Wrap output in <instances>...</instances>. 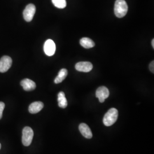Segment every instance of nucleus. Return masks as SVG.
<instances>
[{
  "label": "nucleus",
  "instance_id": "obj_1",
  "mask_svg": "<svg viewBox=\"0 0 154 154\" xmlns=\"http://www.w3.org/2000/svg\"><path fill=\"white\" fill-rule=\"evenodd\" d=\"M128 11V5L125 0H116L114 5V13L118 18H123Z\"/></svg>",
  "mask_w": 154,
  "mask_h": 154
},
{
  "label": "nucleus",
  "instance_id": "obj_2",
  "mask_svg": "<svg viewBox=\"0 0 154 154\" xmlns=\"http://www.w3.org/2000/svg\"><path fill=\"white\" fill-rule=\"evenodd\" d=\"M118 117V111L115 108H111L105 114L103 122L106 126H112L116 123Z\"/></svg>",
  "mask_w": 154,
  "mask_h": 154
},
{
  "label": "nucleus",
  "instance_id": "obj_3",
  "mask_svg": "<svg viewBox=\"0 0 154 154\" xmlns=\"http://www.w3.org/2000/svg\"><path fill=\"white\" fill-rule=\"evenodd\" d=\"M34 132L32 128L25 127L22 130V142L25 146H29L31 144L33 140Z\"/></svg>",
  "mask_w": 154,
  "mask_h": 154
},
{
  "label": "nucleus",
  "instance_id": "obj_4",
  "mask_svg": "<svg viewBox=\"0 0 154 154\" xmlns=\"http://www.w3.org/2000/svg\"><path fill=\"white\" fill-rule=\"evenodd\" d=\"M35 11L36 8L34 5L30 4L26 6L23 11V16L26 22H30L31 21H32Z\"/></svg>",
  "mask_w": 154,
  "mask_h": 154
},
{
  "label": "nucleus",
  "instance_id": "obj_5",
  "mask_svg": "<svg viewBox=\"0 0 154 154\" xmlns=\"http://www.w3.org/2000/svg\"><path fill=\"white\" fill-rule=\"evenodd\" d=\"M12 60L9 56H3L0 60V72H6L11 67Z\"/></svg>",
  "mask_w": 154,
  "mask_h": 154
},
{
  "label": "nucleus",
  "instance_id": "obj_6",
  "mask_svg": "<svg viewBox=\"0 0 154 154\" xmlns=\"http://www.w3.org/2000/svg\"><path fill=\"white\" fill-rule=\"evenodd\" d=\"M109 90L105 86H100L96 91V97L99 99L100 103L104 102L105 99L109 97Z\"/></svg>",
  "mask_w": 154,
  "mask_h": 154
},
{
  "label": "nucleus",
  "instance_id": "obj_7",
  "mask_svg": "<svg viewBox=\"0 0 154 154\" xmlns=\"http://www.w3.org/2000/svg\"><path fill=\"white\" fill-rule=\"evenodd\" d=\"M44 50L46 55L48 56H52L54 55L56 50V46L54 42L51 39H48L45 42Z\"/></svg>",
  "mask_w": 154,
  "mask_h": 154
},
{
  "label": "nucleus",
  "instance_id": "obj_8",
  "mask_svg": "<svg viewBox=\"0 0 154 154\" xmlns=\"http://www.w3.org/2000/svg\"><path fill=\"white\" fill-rule=\"evenodd\" d=\"M75 67L78 72H88L93 69V66L90 62H79L75 65Z\"/></svg>",
  "mask_w": 154,
  "mask_h": 154
},
{
  "label": "nucleus",
  "instance_id": "obj_9",
  "mask_svg": "<svg viewBox=\"0 0 154 154\" xmlns=\"http://www.w3.org/2000/svg\"><path fill=\"white\" fill-rule=\"evenodd\" d=\"M79 130L85 138L91 139L93 137V134L91 131V129L86 123L80 124V125L79 126Z\"/></svg>",
  "mask_w": 154,
  "mask_h": 154
},
{
  "label": "nucleus",
  "instance_id": "obj_10",
  "mask_svg": "<svg viewBox=\"0 0 154 154\" xmlns=\"http://www.w3.org/2000/svg\"><path fill=\"white\" fill-rule=\"evenodd\" d=\"M21 85L24 89V90L30 91L34 90L36 88V84L32 80H30L29 79H24L21 82Z\"/></svg>",
  "mask_w": 154,
  "mask_h": 154
},
{
  "label": "nucleus",
  "instance_id": "obj_11",
  "mask_svg": "<svg viewBox=\"0 0 154 154\" xmlns=\"http://www.w3.org/2000/svg\"><path fill=\"white\" fill-rule=\"evenodd\" d=\"M44 107V103L41 102H34L29 106V111L31 114L39 112Z\"/></svg>",
  "mask_w": 154,
  "mask_h": 154
},
{
  "label": "nucleus",
  "instance_id": "obj_12",
  "mask_svg": "<svg viewBox=\"0 0 154 154\" xmlns=\"http://www.w3.org/2000/svg\"><path fill=\"white\" fill-rule=\"evenodd\" d=\"M80 44L85 49H90L95 46V43L93 41L87 37H84L81 39Z\"/></svg>",
  "mask_w": 154,
  "mask_h": 154
},
{
  "label": "nucleus",
  "instance_id": "obj_13",
  "mask_svg": "<svg viewBox=\"0 0 154 154\" xmlns=\"http://www.w3.org/2000/svg\"><path fill=\"white\" fill-rule=\"evenodd\" d=\"M58 102L59 107L62 109H65L67 106L65 94L63 91L60 92L58 94Z\"/></svg>",
  "mask_w": 154,
  "mask_h": 154
},
{
  "label": "nucleus",
  "instance_id": "obj_14",
  "mask_svg": "<svg viewBox=\"0 0 154 154\" xmlns=\"http://www.w3.org/2000/svg\"><path fill=\"white\" fill-rule=\"evenodd\" d=\"M68 74L67 70L66 69H62L58 72L57 77L54 79V83L56 84L61 83L65 78Z\"/></svg>",
  "mask_w": 154,
  "mask_h": 154
},
{
  "label": "nucleus",
  "instance_id": "obj_15",
  "mask_svg": "<svg viewBox=\"0 0 154 154\" xmlns=\"http://www.w3.org/2000/svg\"><path fill=\"white\" fill-rule=\"evenodd\" d=\"M53 5L59 9H63L66 6V0H51Z\"/></svg>",
  "mask_w": 154,
  "mask_h": 154
},
{
  "label": "nucleus",
  "instance_id": "obj_16",
  "mask_svg": "<svg viewBox=\"0 0 154 154\" xmlns=\"http://www.w3.org/2000/svg\"><path fill=\"white\" fill-rule=\"evenodd\" d=\"M5 105L4 102H0V119L2 118V112L5 109Z\"/></svg>",
  "mask_w": 154,
  "mask_h": 154
},
{
  "label": "nucleus",
  "instance_id": "obj_17",
  "mask_svg": "<svg viewBox=\"0 0 154 154\" xmlns=\"http://www.w3.org/2000/svg\"><path fill=\"white\" fill-rule=\"evenodd\" d=\"M154 61H152L149 64V70L150 71L152 72V73L154 72Z\"/></svg>",
  "mask_w": 154,
  "mask_h": 154
},
{
  "label": "nucleus",
  "instance_id": "obj_18",
  "mask_svg": "<svg viewBox=\"0 0 154 154\" xmlns=\"http://www.w3.org/2000/svg\"><path fill=\"white\" fill-rule=\"evenodd\" d=\"M151 44H152V48H153V49H154V39H153L152 40Z\"/></svg>",
  "mask_w": 154,
  "mask_h": 154
},
{
  "label": "nucleus",
  "instance_id": "obj_19",
  "mask_svg": "<svg viewBox=\"0 0 154 154\" xmlns=\"http://www.w3.org/2000/svg\"><path fill=\"white\" fill-rule=\"evenodd\" d=\"M1 143H0V149H1Z\"/></svg>",
  "mask_w": 154,
  "mask_h": 154
}]
</instances>
